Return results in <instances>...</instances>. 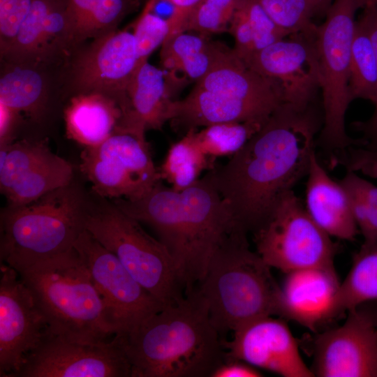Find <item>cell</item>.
I'll use <instances>...</instances> for the list:
<instances>
[{"label": "cell", "instance_id": "cell-1", "mask_svg": "<svg viewBox=\"0 0 377 377\" xmlns=\"http://www.w3.org/2000/svg\"><path fill=\"white\" fill-rule=\"evenodd\" d=\"M313 105L281 104L244 146L210 178L239 226L252 234L306 176L322 127Z\"/></svg>", "mask_w": 377, "mask_h": 377}, {"label": "cell", "instance_id": "cell-2", "mask_svg": "<svg viewBox=\"0 0 377 377\" xmlns=\"http://www.w3.org/2000/svg\"><path fill=\"white\" fill-rule=\"evenodd\" d=\"M113 204L154 230L175 262L184 295L202 280L214 256L246 232L209 173L179 191L159 182L140 199H114Z\"/></svg>", "mask_w": 377, "mask_h": 377}, {"label": "cell", "instance_id": "cell-3", "mask_svg": "<svg viewBox=\"0 0 377 377\" xmlns=\"http://www.w3.org/2000/svg\"><path fill=\"white\" fill-rule=\"evenodd\" d=\"M115 337L131 364V377H211L226 361L221 337L195 290Z\"/></svg>", "mask_w": 377, "mask_h": 377}, {"label": "cell", "instance_id": "cell-4", "mask_svg": "<svg viewBox=\"0 0 377 377\" xmlns=\"http://www.w3.org/2000/svg\"><path fill=\"white\" fill-rule=\"evenodd\" d=\"M14 269L50 332L84 343L108 341V337L114 336L101 297L74 247Z\"/></svg>", "mask_w": 377, "mask_h": 377}, {"label": "cell", "instance_id": "cell-5", "mask_svg": "<svg viewBox=\"0 0 377 377\" xmlns=\"http://www.w3.org/2000/svg\"><path fill=\"white\" fill-rule=\"evenodd\" d=\"M247 235L239 234L214 256L195 288L221 337L254 320L278 315L281 286L272 267L251 249Z\"/></svg>", "mask_w": 377, "mask_h": 377}, {"label": "cell", "instance_id": "cell-6", "mask_svg": "<svg viewBox=\"0 0 377 377\" xmlns=\"http://www.w3.org/2000/svg\"><path fill=\"white\" fill-rule=\"evenodd\" d=\"M87 209L71 184L1 214V263L15 268L65 252L84 230Z\"/></svg>", "mask_w": 377, "mask_h": 377}, {"label": "cell", "instance_id": "cell-7", "mask_svg": "<svg viewBox=\"0 0 377 377\" xmlns=\"http://www.w3.org/2000/svg\"><path fill=\"white\" fill-rule=\"evenodd\" d=\"M375 0H333L317 26L315 44L318 60L323 116L318 137L320 146L330 151L343 152L352 145H365L346 133V114L352 102L348 91L351 46L355 15Z\"/></svg>", "mask_w": 377, "mask_h": 377}, {"label": "cell", "instance_id": "cell-8", "mask_svg": "<svg viewBox=\"0 0 377 377\" xmlns=\"http://www.w3.org/2000/svg\"><path fill=\"white\" fill-rule=\"evenodd\" d=\"M83 226L163 304H174L184 297L175 262L165 246L113 203L87 209Z\"/></svg>", "mask_w": 377, "mask_h": 377}, {"label": "cell", "instance_id": "cell-9", "mask_svg": "<svg viewBox=\"0 0 377 377\" xmlns=\"http://www.w3.org/2000/svg\"><path fill=\"white\" fill-rule=\"evenodd\" d=\"M256 251L272 268L287 274L314 267H334L335 243L289 191L267 221L253 233Z\"/></svg>", "mask_w": 377, "mask_h": 377}, {"label": "cell", "instance_id": "cell-10", "mask_svg": "<svg viewBox=\"0 0 377 377\" xmlns=\"http://www.w3.org/2000/svg\"><path fill=\"white\" fill-rule=\"evenodd\" d=\"M80 168L95 193L135 200L161 182L145 133L118 126L103 142L85 147Z\"/></svg>", "mask_w": 377, "mask_h": 377}, {"label": "cell", "instance_id": "cell-11", "mask_svg": "<svg viewBox=\"0 0 377 377\" xmlns=\"http://www.w3.org/2000/svg\"><path fill=\"white\" fill-rule=\"evenodd\" d=\"M73 247L84 261L101 297L106 320L114 336L126 334L165 306L85 229L78 235Z\"/></svg>", "mask_w": 377, "mask_h": 377}, {"label": "cell", "instance_id": "cell-12", "mask_svg": "<svg viewBox=\"0 0 377 377\" xmlns=\"http://www.w3.org/2000/svg\"><path fill=\"white\" fill-rule=\"evenodd\" d=\"M13 377H131V367L115 336L108 341L84 343L47 328Z\"/></svg>", "mask_w": 377, "mask_h": 377}, {"label": "cell", "instance_id": "cell-13", "mask_svg": "<svg viewBox=\"0 0 377 377\" xmlns=\"http://www.w3.org/2000/svg\"><path fill=\"white\" fill-rule=\"evenodd\" d=\"M315 36L316 34L289 35L257 51L244 62L275 84L283 103L306 109L313 105L320 90Z\"/></svg>", "mask_w": 377, "mask_h": 377}, {"label": "cell", "instance_id": "cell-14", "mask_svg": "<svg viewBox=\"0 0 377 377\" xmlns=\"http://www.w3.org/2000/svg\"><path fill=\"white\" fill-rule=\"evenodd\" d=\"M138 64L133 32L115 30L94 38L80 51L72 65L76 94H105L128 108L127 89Z\"/></svg>", "mask_w": 377, "mask_h": 377}, {"label": "cell", "instance_id": "cell-15", "mask_svg": "<svg viewBox=\"0 0 377 377\" xmlns=\"http://www.w3.org/2000/svg\"><path fill=\"white\" fill-rule=\"evenodd\" d=\"M311 369L318 377H377V329L360 309L316 337Z\"/></svg>", "mask_w": 377, "mask_h": 377}, {"label": "cell", "instance_id": "cell-16", "mask_svg": "<svg viewBox=\"0 0 377 377\" xmlns=\"http://www.w3.org/2000/svg\"><path fill=\"white\" fill-rule=\"evenodd\" d=\"M0 272V377H13L48 325L17 272L1 263Z\"/></svg>", "mask_w": 377, "mask_h": 377}, {"label": "cell", "instance_id": "cell-17", "mask_svg": "<svg viewBox=\"0 0 377 377\" xmlns=\"http://www.w3.org/2000/svg\"><path fill=\"white\" fill-rule=\"evenodd\" d=\"M222 339L226 360H239L283 377H313L286 323L273 316L254 320Z\"/></svg>", "mask_w": 377, "mask_h": 377}, {"label": "cell", "instance_id": "cell-18", "mask_svg": "<svg viewBox=\"0 0 377 377\" xmlns=\"http://www.w3.org/2000/svg\"><path fill=\"white\" fill-rule=\"evenodd\" d=\"M340 285L334 267H314L286 274L281 286L278 315L316 332L334 319Z\"/></svg>", "mask_w": 377, "mask_h": 377}, {"label": "cell", "instance_id": "cell-19", "mask_svg": "<svg viewBox=\"0 0 377 377\" xmlns=\"http://www.w3.org/2000/svg\"><path fill=\"white\" fill-rule=\"evenodd\" d=\"M276 109L195 87L184 98L175 101L170 122L186 133L219 123L264 124Z\"/></svg>", "mask_w": 377, "mask_h": 377}, {"label": "cell", "instance_id": "cell-20", "mask_svg": "<svg viewBox=\"0 0 377 377\" xmlns=\"http://www.w3.org/2000/svg\"><path fill=\"white\" fill-rule=\"evenodd\" d=\"M305 209L330 236L353 241L360 233L348 194L340 182L334 180L313 154L306 175Z\"/></svg>", "mask_w": 377, "mask_h": 377}, {"label": "cell", "instance_id": "cell-21", "mask_svg": "<svg viewBox=\"0 0 377 377\" xmlns=\"http://www.w3.org/2000/svg\"><path fill=\"white\" fill-rule=\"evenodd\" d=\"M168 81L165 70L148 61L139 64L127 89L128 110L119 126L145 133L170 121L175 100Z\"/></svg>", "mask_w": 377, "mask_h": 377}, {"label": "cell", "instance_id": "cell-22", "mask_svg": "<svg viewBox=\"0 0 377 377\" xmlns=\"http://www.w3.org/2000/svg\"><path fill=\"white\" fill-rule=\"evenodd\" d=\"M195 87L274 108L283 103L275 84L247 66L232 49L228 47Z\"/></svg>", "mask_w": 377, "mask_h": 377}, {"label": "cell", "instance_id": "cell-23", "mask_svg": "<svg viewBox=\"0 0 377 377\" xmlns=\"http://www.w3.org/2000/svg\"><path fill=\"white\" fill-rule=\"evenodd\" d=\"M122 104L116 98L100 93L77 94L64 112L68 138L85 147L106 140L120 124Z\"/></svg>", "mask_w": 377, "mask_h": 377}, {"label": "cell", "instance_id": "cell-24", "mask_svg": "<svg viewBox=\"0 0 377 377\" xmlns=\"http://www.w3.org/2000/svg\"><path fill=\"white\" fill-rule=\"evenodd\" d=\"M226 48L198 33L177 32L169 36L161 46V63L163 70L182 72L197 82L209 71Z\"/></svg>", "mask_w": 377, "mask_h": 377}, {"label": "cell", "instance_id": "cell-25", "mask_svg": "<svg viewBox=\"0 0 377 377\" xmlns=\"http://www.w3.org/2000/svg\"><path fill=\"white\" fill-rule=\"evenodd\" d=\"M38 67L8 63L0 79V103L34 119L43 115L47 99V82Z\"/></svg>", "mask_w": 377, "mask_h": 377}, {"label": "cell", "instance_id": "cell-26", "mask_svg": "<svg viewBox=\"0 0 377 377\" xmlns=\"http://www.w3.org/2000/svg\"><path fill=\"white\" fill-rule=\"evenodd\" d=\"M377 300V246L362 245L350 269L340 282L334 300V319L359 306Z\"/></svg>", "mask_w": 377, "mask_h": 377}, {"label": "cell", "instance_id": "cell-27", "mask_svg": "<svg viewBox=\"0 0 377 377\" xmlns=\"http://www.w3.org/2000/svg\"><path fill=\"white\" fill-rule=\"evenodd\" d=\"M73 175L71 164L54 154L17 181L4 195L9 206L25 205L70 185Z\"/></svg>", "mask_w": 377, "mask_h": 377}, {"label": "cell", "instance_id": "cell-28", "mask_svg": "<svg viewBox=\"0 0 377 377\" xmlns=\"http://www.w3.org/2000/svg\"><path fill=\"white\" fill-rule=\"evenodd\" d=\"M193 130L187 131L182 139L172 144L166 154L158 173L170 187L179 191L194 184L204 170H212L214 163L199 149Z\"/></svg>", "mask_w": 377, "mask_h": 377}, {"label": "cell", "instance_id": "cell-29", "mask_svg": "<svg viewBox=\"0 0 377 377\" xmlns=\"http://www.w3.org/2000/svg\"><path fill=\"white\" fill-rule=\"evenodd\" d=\"M348 91L351 101L364 99L374 104L377 97V57L369 32L359 17L351 46Z\"/></svg>", "mask_w": 377, "mask_h": 377}, {"label": "cell", "instance_id": "cell-30", "mask_svg": "<svg viewBox=\"0 0 377 377\" xmlns=\"http://www.w3.org/2000/svg\"><path fill=\"white\" fill-rule=\"evenodd\" d=\"M264 124L256 121L215 124L198 131L193 129V136L201 151L214 163L219 157L232 156L239 151Z\"/></svg>", "mask_w": 377, "mask_h": 377}, {"label": "cell", "instance_id": "cell-31", "mask_svg": "<svg viewBox=\"0 0 377 377\" xmlns=\"http://www.w3.org/2000/svg\"><path fill=\"white\" fill-rule=\"evenodd\" d=\"M54 153L46 140H23L1 146L0 189L5 195L21 177Z\"/></svg>", "mask_w": 377, "mask_h": 377}, {"label": "cell", "instance_id": "cell-32", "mask_svg": "<svg viewBox=\"0 0 377 377\" xmlns=\"http://www.w3.org/2000/svg\"><path fill=\"white\" fill-rule=\"evenodd\" d=\"M273 21L289 34H316L313 18L325 14L333 0H256Z\"/></svg>", "mask_w": 377, "mask_h": 377}, {"label": "cell", "instance_id": "cell-33", "mask_svg": "<svg viewBox=\"0 0 377 377\" xmlns=\"http://www.w3.org/2000/svg\"><path fill=\"white\" fill-rule=\"evenodd\" d=\"M347 191L362 245L377 246V186L353 171H347L340 181Z\"/></svg>", "mask_w": 377, "mask_h": 377}, {"label": "cell", "instance_id": "cell-34", "mask_svg": "<svg viewBox=\"0 0 377 377\" xmlns=\"http://www.w3.org/2000/svg\"><path fill=\"white\" fill-rule=\"evenodd\" d=\"M58 0H34L31 10L7 54L8 63L38 66V55L47 15Z\"/></svg>", "mask_w": 377, "mask_h": 377}, {"label": "cell", "instance_id": "cell-35", "mask_svg": "<svg viewBox=\"0 0 377 377\" xmlns=\"http://www.w3.org/2000/svg\"><path fill=\"white\" fill-rule=\"evenodd\" d=\"M240 0H202L187 17L181 31L203 36L228 31Z\"/></svg>", "mask_w": 377, "mask_h": 377}, {"label": "cell", "instance_id": "cell-36", "mask_svg": "<svg viewBox=\"0 0 377 377\" xmlns=\"http://www.w3.org/2000/svg\"><path fill=\"white\" fill-rule=\"evenodd\" d=\"M129 5V0H97L90 14L76 31L75 45L117 30Z\"/></svg>", "mask_w": 377, "mask_h": 377}, {"label": "cell", "instance_id": "cell-37", "mask_svg": "<svg viewBox=\"0 0 377 377\" xmlns=\"http://www.w3.org/2000/svg\"><path fill=\"white\" fill-rule=\"evenodd\" d=\"M132 32L140 64L148 61L152 52L163 45L171 34V25L168 18L165 19L145 7Z\"/></svg>", "mask_w": 377, "mask_h": 377}, {"label": "cell", "instance_id": "cell-38", "mask_svg": "<svg viewBox=\"0 0 377 377\" xmlns=\"http://www.w3.org/2000/svg\"><path fill=\"white\" fill-rule=\"evenodd\" d=\"M238 6L252 29L255 52L290 35L279 27L256 0H240Z\"/></svg>", "mask_w": 377, "mask_h": 377}, {"label": "cell", "instance_id": "cell-39", "mask_svg": "<svg viewBox=\"0 0 377 377\" xmlns=\"http://www.w3.org/2000/svg\"><path fill=\"white\" fill-rule=\"evenodd\" d=\"M34 0H0V52L3 58L15 42Z\"/></svg>", "mask_w": 377, "mask_h": 377}, {"label": "cell", "instance_id": "cell-40", "mask_svg": "<svg viewBox=\"0 0 377 377\" xmlns=\"http://www.w3.org/2000/svg\"><path fill=\"white\" fill-rule=\"evenodd\" d=\"M359 18L367 27L377 57V3L372 1L366 5ZM374 110L371 117L366 121L355 123V127L362 132L363 139L367 142V149H377V97L374 103Z\"/></svg>", "mask_w": 377, "mask_h": 377}, {"label": "cell", "instance_id": "cell-41", "mask_svg": "<svg viewBox=\"0 0 377 377\" xmlns=\"http://www.w3.org/2000/svg\"><path fill=\"white\" fill-rule=\"evenodd\" d=\"M153 3L165 2L172 6L168 20L171 25V34L180 32L190 13L202 0H149ZM170 34V35H171Z\"/></svg>", "mask_w": 377, "mask_h": 377}, {"label": "cell", "instance_id": "cell-42", "mask_svg": "<svg viewBox=\"0 0 377 377\" xmlns=\"http://www.w3.org/2000/svg\"><path fill=\"white\" fill-rule=\"evenodd\" d=\"M258 369L239 360H228L221 364L211 377H260Z\"/></svg>", "mask_w": 377, "mask_h": 377}, {"label": "cell", "instance_id": "cell-43", "mask_svg": "<svg viewBox=\"0 0 377 377\" xmlns=\"http://www.w3.org/2000/svg\"><path fill=\"white\" fill-rule=\"evenodd\" d=\"M97 0H66V10L74 31H76L90 14Z\"/></svg>", "mask_w": 377, "mask_h": 377}, {"label": "cell", "instance_id": "cell-44", "mask_svg": "<svg viewBox=\"0 0 377 377\" xmlns=\"http://www.w3.org/2000/svg\"><path fill=\"white\" fill-rule=\"evenodd\" d=\"M19 116L18 113L0 103L1 146L12 142V134Z\"/></svg>", "mask_w": 377, "mask_h": 377}, {"label": "cell", "instance_id": "cell-45", "mask_svg": "<svg viewBox=\"0 0 377 377\" xmlns=\"http://www.w3.org/2000/svg\"><path fill=\"white\" fill-rule=\"evenodd\" d=\"M357 308L362 310L369 318L377 329V300L364 303Z\"/></svg>", "mask_w": 377, "mask_h": 377}, {"label": "cell", "instance_id": "cell-46", "mask_svg": "<svg viewBox=\"0 0 377 377\" xmlns=\"http://www.w3.org/2000/svg\"><path fill=\"white\" fill-rule=\"evenodd\" d=\"M375 2L377 3V0H375Z\"/></svg>", "mask_w": 377, "mask_h": 377}]
</instances>
